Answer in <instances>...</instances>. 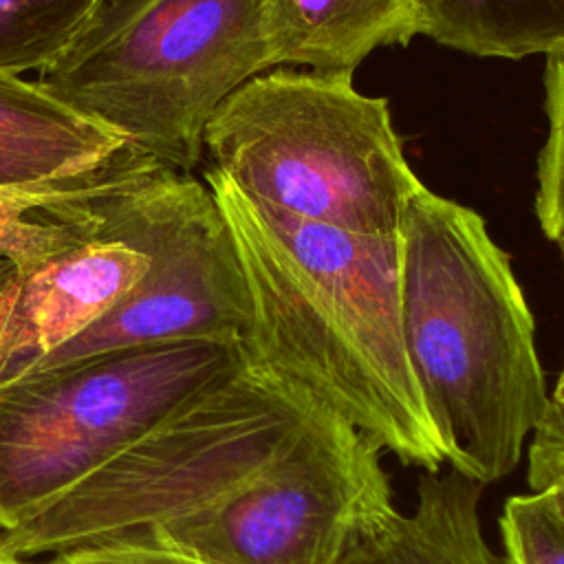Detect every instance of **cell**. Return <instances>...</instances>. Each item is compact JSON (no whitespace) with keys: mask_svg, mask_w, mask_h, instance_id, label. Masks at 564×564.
<instances>
[{"mask_svg":"<svg viewBox=\"0 0 564 564\" xmlns=\"http://www.w3.org/2000/svg\"><path fill=\"white\" fill-rule=\"evenodd\" d=\"M264 0H99L35 82L159 165L194 174L205 130L271 68Z\"/></svg>","mask_w":564,"mask_h":564,"instance_id":"2","label":"cell"},{"mask_svg":"<svg viewBox=\"0 0 564 564\" xmlns=\"http://www.w3.org/2000/svg\"><path fill=\"white\" fill-rule=\"evenodd\" d=\"M99 0H0V73H40L82 29Z\"/></svg>","mask_w":564,"mask_h":564,"instance_id":"16","label":"cell"},{"mask_svg":"<svg viewBox=\"0 0 564 564\" xmlns=\"http://www.w3.org/2000/svg\"><path fill=\"white\" fill-rule=\"evenodd\" d=\"M35 564H212L143 533L101 540Z\"/></svg>","mask_w":564,"mask_h":564,"instance_id":"19","label":"cell"},{"mask_svg":"<svg viewBox=\"0 0 564 564\" xmlns=\"http://www.w3.org/2000/svg\"><path fill=\"white\" fill-rule=\"evenodd\" d=\"M245 361L236 344L112 350L0 381V533Z\"/></svg>","mask_w":564,"mask_h":564,"instance_id":"5","label":"cell"},{"mask_svg":"<svg viewBox=\"0 0 564 564\" xmlns=\"http://www.w3.org/2000/svg\"><path fill=\"white\" fill-rule=\"evenodd\" d=\"M560 476H564V405L551 401L531 434L527 482L531 491H540Z\"/></svg>","mask_w":564,"mask_h":564,"instance_id":"20","label":"cell"},{"mask_svg":"<svg viewBox=\"0 0 564 564\" xmlns=\"http://www.w3.org/2000/svg\"><path fill=\"white\" fill-rule=\"evenodd\" d=\"M154 165L126 145L97 170L0 187V267L37 262L99 236V205Z\"/></svg>","mask_w":564,"mask_h":564,"instance_id":"12","label":"cell"},{"mask_svg":"<svg viewBox=\"0 0 564 564\" xmlns=\"http://www.w3.org/2000/svg\"><path fill=\"white\" fill-rule=\"evenodd\" d=\"M0 564H33V562H26V560L15 557V555L7 553L4 549H0Z\"/></svg>","mask_w":564,"mask_h":564,"instance_id":"23","label":"cell"},{"mask_svg":"<svg viewBox=\"0 0 564 564\" xmlns=\"http://www.w3.org/2000/svg\"><path fill=\"white\" fill-rule=\"evenodd\" d=\"M546 139L538 154L535 216L564 267V55L544 64Z\"/></svg>","mask_w":564,"mask_h":564,"instance_id":"17","label":"cell"},{"mask_svg":"<svg viewBox=\"0 0 564 564\" xmlns=\"http://www.w3.org/2000/svg\"><path fill=\"white\" fill-rule=\"evenodd\" d=\"M421 35L476 57L564 55V0H419Z\"/></svg>","mask_w":564,"mask_h":564,"instance_id":"15","label":"cell"},{"mask_svg":"<svg viewBox=\"0 0 564 564\" xmlns=\"http://www.w3.org/2000/svg\"><path fill=\"white\" fill-rule=\"evenodd\" d=\"M148 264L145 253L99 231L44 260L0 267V381L104 317Z\"/></svg>","mask_w":564,"mask_h":564,"instance_id":"10","label":"cell"},{"mask_svg":"<svg viewBox=\"0 0 564 564\" xmlns=\"http://www.w3.org/2000/svg\"><path fill=\"white\" fill-rule=\"evenodd\" d=\"M498 527L505 564H564V518L546 489L507 498Z\"/></svg>","mask_w":564,"mask_h":564,"instance_id":"18","label":"cell"},{"mask_svg":"<svg viewBox=\"0 0 564 564\" xmlns=\"http://www.w3.org/2000/svg\"><path fill=\"white\" fill-rule=\"evenodd\" d=\"M317 405L293 381L245 359L40 513L0 533V549L22 560L51 557L150 533L249 480Z\"/></svg>","mask_w":564,"mask_h":564,"instance_id":"4","label":"cell"},{"mask_svg":"<svg viewBox=\"0 0 564 564\" xmlns=\"http://www.w3.org/2000/svg\"><path fill=\"white\" fill-rule=\"evenodd\" d=\"M482 482L452 469L425 471L416 505L359 538L337 564H500L480 522Z\"/></svg>","mask_w":564,"mask_h":564,"instance_id":"14","label":"cell"},{"mask_svg":"<svg viewBox=\"0 0 564 564\" xmlns=\"http://www.w3.org/2000/svg\"><path fill=\"white\" fill-rule=\"evenodd\" d=\"M394 511L381 447L319 403L249 480L143 535L212 564H337Z\"/></svg>","mask_w":564,"mask_h":564,"instance_id":"7","label":"cell"},{"mask_svg":"<svg viewBox=\"0 0 564 564\" xmlns=\"http://www.w3.org/2000/svg\"><path fill=\"white\" fill-rule=\"evenodd\" d=\"M551 401L564 405V368H562V372H560V377H557V381H555V388H553V392H551Z\"/></svg>","mask_w":564,"mask_h":564,"instance_id":"22","label":"cell"},{"mask_svg":"<svg viewBox=\"0 0 564 564\" xmlns=\"http://www.w3.org/2000/svg\"><path fill=\"white\" fill-rule=\"evenodd\" d=\"M271 68L352 73L375 48L421 35L419 0H264Z\"/></svg>","mask_w":564,"mask_h":564,"instance_id":"11","label":"cell"},{"mask_svg":"<svg viewBox=\"0 0 564 564\" xmlns=\"http://www.w3.org/2000/svg\"><path fill=\"white\" fill-rule=\"evenodd\" d=\"M205 161L262 212L397 236L423 185L383 97L352 73L275 68L242 84L205 130Z\"/></svg>","mask_w":564,"mask_h":564,"instance_id":"3","label":"cell"},{"mask_svg":"<svg viewBox=\"0 0 564 564\" xmlns=\"http://www.w3.org/2000/svg\"><path fill=\"white\" fill-rule=\"evenodd\" d=\"M99 225L104 236L145 253L148 271L104 317L18 375L159 344L247 346L253 328L247 273L203 178L154 165L99 205Z\"/></svg>","mask_w":564,"mask_h":564,"instance_id":"6","label":"cell"},{"mask_svg":"<svg viewBox=\"0 0 564 564\" xmlns=\"http://www.w3.org/2000/svg\"><path fill=\"white\" fill-rule=\"evenodd\" d=\"M203 181L231 227L251 291L253 328L242 348L245 359L293 381L381 449L397 454L403 465L441 471L445 458L436 434L388 392L326 300L249 200L209 165L203 170Z\"/></svg>","mask_w":564,"mask_h":564,"instance_id":"8","label":"cell"},{"mask_svg":"<svg viewBox=\"0 0 564 564\" xmlns=\"http://www.w3.org/2000/svg\"><path fill=\"white\" fill-rule=\"evenodd\" d=\"M405 355L445 463L509 476L551 394L509 256L480 214L421 185L399 223Z\"/></svg>","mask_w":564,"mask_h":564,"instance_id":"1","label":"cell"},{"mask_svg":"<svg viewBox=\"0 0 564 564\" xmlns=\"http://www.w3.org/2000/svg\"><path fill=\"white\" fill-rule=\"evenodd\" d=\"M126 145L35 79L0 73V187L90 172Z\"/></svg>","mask_w":564,"mask_h":564,"instance_id":"13","label":"cell"},{"mask_svg":"<svg viewBox=\"0 0 564 564\" xmlns=\"http://www.w3.org/2000/svg\"><path fill=\"white\" fill-rule=\"evenodd\" d=\"M540 491H542V489H540ZM546 491H549V496H551L555 509H557L560 516L564 518V476H560L555 482H551V485L546 487Z\"/></svg>","mask_w":564,"mask_h":564,"instance_id":"21","label":"cell"},{"mask_svg":"<svg viewBox=\"0 0 564 564\" xmlns=\"http://www.w3.org/2000/svg\"><path fill=\"white\" fill-rule=\"evenodd\" d=\"M253 212L326 300L388 392L410 416L434 430L403 344L399 238L350 234L256 207Z\"/></svg>","mask_w":564,"mask_h":564,"instance_id":"9","label":"cell"}]
</instances>
